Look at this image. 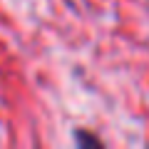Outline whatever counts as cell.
<instances>
[{"label": "cell", "mask_w": 149, "mask_h": 149, "mask_svg": "<svg viewBox=\"0 0 149 149\" xmlns=\"http://www.w3.org/2000/svg\"><path fill=\"white\" fill-rule=\"evenodd\" d=\"M77 144H100V139L97 137H92V134H77Z\"/></svg>", "instance_id": "cell-1"}]
</instances>
